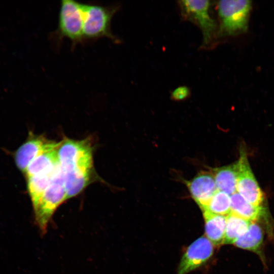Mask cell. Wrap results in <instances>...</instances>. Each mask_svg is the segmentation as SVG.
Segmentation results:
<instances>
[{"mask_svg":"<svg viewBox=\"0 0 274 274\" xmlns=\"http://www.w3.org/2000/svg\"><path fill=\"white\" fill-rule=\"evenodd\" d=\"M83 3L73 0L61 1L57 28L58 36L70 40L73 46L83 43Z\"/></svg>","mask_w":274,"mask_h":274,"instance_id":"5b68a950","label":"cell"},{"mask_svg":"<svg viewBox=\"0 0 274 274\" xmlns=\"http://www.w3.org/2000/svg\"><path fill=\"white\" fill-rule=\"evenodd\" d=\"M251 222L230 212L226 216L224 244H234L247 231Z\"/></svg>","mask_w":274,"mask_h":274,"instance_id":"2e32d148","label":"cell"},{"mask_svg":"<svg viewBox=\"0 0 274 274\" xmlns=\"http://www.w3.org/2000/svg\"><path fill=\"white\" fill-rule=\"evenodd\" d=\"M56 167L53 170L27 178L28 191L33 208L37 205L49 185Z\"/></svg>","mask_w":274,"mask_h":274,"instance_id":"9a60e30c","label":"cell"},{"mask_svg":"<svg viewBox=\"0 0 274 274\" xmlns=\"http://www.w3.org/2000/svg\"><path fill=\"white\" fill-rule=\"evenodd\" d=\"M213 244L202 236L192 243L183 255L178 267V274H187L204 264L212 256Z\"/></svg>","mask_w":274,"mask_h":274,"instance_id":"ba28073f","label":"cell"},{"mask_svg":"<svg viewBox=\"0 0 274 274\" xmlns=\"http://www.w3.org/2000/svg\"><path fill=\"white\" fill-rule=\"evenodd\" d=\"M61 141L56 142L42 136L30 135L28 140L17 150L15 160L19 169L25 172L30 162L43 152L59 147Z\"/></svg>","mask_w":274,"mask_h":274,"instance_id":"9c48e42d","label":"cell"},{"mask_svg":"<svg viewBox=\"0 0 274 274\" xmlns=\"http://www.w3.org/2000/svg\"><path fill=\"white\" fill-rule=\"evenodd\" d=\"M263 241V232L261 227L254 222H251L247 231L239 236L234 243L240 248L257 251Z\"/></svg>","mask_w":274,"mask_h":274,"instance_id":"e0dca14e","label":"cell"},{"mask_svg":"<svg viewBox=\"0 0 274 274\" xmlns=\"http://www.w3.org/2000/svg\"><path fill=\"white\" fill-rule=\"evenodd\" d=\"M231 212L247 220L253 222L264 212L261 206H255L247 202L235 192L230 196Z\"/></svg>","mask_w":274,"mask_h":274,"instance_id":"5bb4252c","label":"cell"},{"mask_svg":"<svg viewBox=\"0 0 274 274\" xmlns=\"http://www.w3.org/2000/svg\"><path fill=\"white\" fill-rule=\"evenodd\" d=\"M93 149L87 139L75 140L65 138L58 148L60 167L63 175L93 174Z\"/></svg>","mask_w":274,"mask_h":274,"instance_id":"6da1fadb","label":"cell"},{"mask_svg":"<svg viewBox=\"0 0 274 274\" xmlns=\"http://www.w3.org/2000/svg\"><path fill=\"white\" fill-rule=\"evenodd\" d=\"M230 205V195L217 190L202 211L217 215H227L231 212Z\"/></svg>","mask_w":274,"mask_h":274,"instance_id":"ac0fdd59","label":"cell"},{"mask_svg":"<svg viewBox=\"0 0 274 274\" xmlns=\"http://www.w3.org/2000/svg\"><path fill=\"white\" fill-rule=\"evenodd\" d=\"M119 6H105L97 4L83 3L84 40L107 38L116 43L119 40L113 33L111 21Z\"/></svg>","mask_w":274,"mask_h":274,"instance_id":"7a4b0ae2","label":"cell"},{"mask_svg":"<svg viewBox=\"0 0 274 274\" xmlns=\"http://www.w3.org/2000/svg\"><path fill=\"white\" fill-rule=\"evenodd\" d=\"M251 2L247 0L220 1L217 5L220 20L218 34L221 37L234 36L248 29Z\"/></svg>","mask_w":274,"mask_h":274,"instance_id":"3957f363","label":"cell"},{"mask_svg":"<svg viewBox=\"0 0 274 274\" xmlns=\"http://www.w3.org/2000/svg\"><path fill=\"white\" fill-rule=\"evenodd\" d=\"M236 163V192L250 203L255 206H260L263 200V195L251 169L247 155L244 151H241L240 157Z\"/></svg>","mask_w":274,"mask_h":274,"instance_id":"52a82bcc","label":"cell"},{"mask_svg":"<svg viewBox=\"0 0 274 274\" xmlns=\"http://www.w3.org/2000/svg\"><path fill=\"white\" fill-rule=\"evenodd\" d=\"M58 148L45 151L36 157L25 172L27 178L54 169L59 164Z\"/></svg>","mask_w":274,"mask_h":274,"instance_id":"4fadbf2b","label":"cell"},{"mask_svg":"<svg viewBox=\"0 0 274 274\" xmlns=\"http://www.w3.org/2000/svg\"><path fill=\"white\" fill-rule=\"evenodd\" d=\"M192 198L202 210L217 191V188L211 172L202 171L193 179L186 181Z\"/></svg>","mask_w":274,"mask_h":274,"instance_id":"30bf717a","label":"cell"},{"mask_svg":"<svg viewBox=\"0 0 274 274\" xmlns=\"http://www.w3.org/2000/svg\"><path fill=\"white\" fill-rule=\"evenodd\" d=\"M207 237L212 243L218 246L224 244L226 216L203 211Z\"/></svg>","mask_w":274,"mask_h":274,"instance_id":"7c38bea8","label":"cell"},{"mask_svg":"<svg viewBox=\"0 0 274 274\" xmlns=\"http://www.w3.org/2000/svg\"><path fill=\"white\" fill-rule=\"evenodd\" d=\"M190 93V89L187 87L182 86L177 88L173 91L172 97L176 100H182L188 97Z\"/></svg>","mask_w":274,"mask_h":274,"instance_id":"d6986e66","label":"cell"},{"mask_svg":"<svg viewBox=\"0 0 274 274\" xmlns=\"http://www.w3.org/2000/svg\"><path fill=\"white\" fill-rule=\"evenodd\" d=\"M66 199L64 176L59 164L49 185L33 208L36 223L43 233L46 232L48 223L55 211Z\"/></svg>","mask_w":274,"mask_h":274,"instance_id":"277c9868","label":"cell"},{"mask_svg":"<svg viewBox=\"0 0 274 274\" xmlns=\"http://www.w3.org/2000/svg\"><path fill=\"white\" fill-rule=\"evenodd\" d=\"M183 15L195 23L202 35V45H208L212 40L216 30L215 20L210 14L209 1L184 0L179 2Z\"/></svg>","mask_w":274,"mask_h":274,"instance_id":"8992f818","label":"cell"},{"mask_svg":"<svg viewBox=\"0 0 274 274\" xmlns=\"http://www.w3.org/2000/svg\"><path fill=\"white\" fill-rule=\"evenodd\" d=\"M211 172L218 190L229 195L236 192L237 163L228 166L213 168Z\"/></svg>","mask_w":274,"mask_h":274,"instance_id":"8fae6325","label":"cell"}]
</instances>
